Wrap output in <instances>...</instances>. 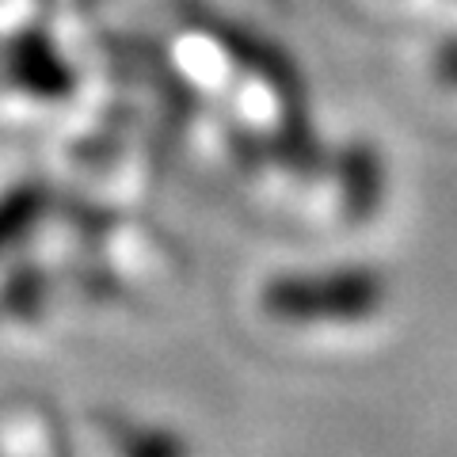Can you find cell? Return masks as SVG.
<instances>
[{"instance_id": "1", "label": "cell", "mask_w": 457, "mask_h": 457, "mask_svg": "<svg viewBox=\"0 0 457 457\" xmlns=\"http://www.w3.org/2000/svg\"><path fill=\"white\" fill-rule=\"evenodd\" d=\"M393 282L374 263H332L309 270H282L260 290V309L290 328L366 324L389 309Z\"/></svg>"}, {"instance_id": "2", "label": "cell", "mask_w": 457, "mask_h": 457, "mask_svg": "<svg viewBox=\"0 0 457 457\" xmlns=\"http://www.w3.org/2000/svg\"><path fill=\"white\" fill-rule=\"evenodd\" d=\"M336 187H339V210L347 221H370L381 210L389 195V168L374 141H347L332 156Z\"/></svg>"}, {"instance_id": "3", "label": "cell", "mask_w": 457, "mask_h": 457, "mask_svg": "<svg viewBox=\"0 0 457 457\" xmlns=\"http://www.w3.org/2000/svg\"><path fill=\"white\" fill-rule=\"evenodd\" d=\"M0 73H4L8 84H16V88L42 96V99H62L73 92V73H69L65 57L54 50V42H46L35 31L8 42Z\"/></svg>"}, {"instance_id": "4", "label": "cell", "mask_w": 457, "mask_h": 457, "mask_svg": "<svg viewBox=\"0 0 457 457\" xmlns=\"http://www.w3.org/2000/svg\"><path fill=\"white\" fill-rule=\"evenodd\" d=\"M210 38H218L228 50V57H237L240 65H248V73L275 84V92H282L286 99H302V73H297V65L278 50V42H267L260 35L240 31V27L221 23V20L210 23Z\"/></svg>"}, {"instance_id": "5", "label": "cell", "mask_w": 457, "mask_h": 457, "mask_svg": "<svg viewBox=\"0 0 457 457\" xmlns=\"http://www.w3.org/2000/svg\"><path fill=\"white\" fill-rule=\"evenodd\" d=\"M46 206H50V187L42 179H20L16 187L0 195V255L31 233L42 221Z\"/></svg>"}, {"instance_id": "6", "label": "cell", "mask_w": 457, "mask_h": 457, "mask_svg": "<svg viewBox=\"0 0 457 457\" xmlns=\"http://www.w3.org/2000/svg\"><path fill=\"white\" fill-rule=\"evenodd\" d=\"M431 77L442 84V88L457 92V31L438 38V46L431 50Z\"/></svg>"}]
</instances>
